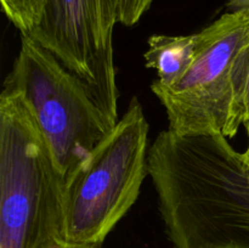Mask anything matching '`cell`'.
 Returning <instances> with one entry per match:
<instances>
[{
	"label": "cell",
	"mask_w": 249,
	"mask_h": 248,
	"mask_svg": "<svg viewBox=\"0 0 249 248\" xmlns=\"http://www.w3.org/2000/svg\"><path fill=\"white\" fill-rule=\"evenodd\" d=\"M148 175L173 248L249 246V165L223 133H160Z\"/></svg>",
	"instance_id": "obj_1"
},
{
	"label": "cell",
	"mask_w": 249,
	"mask_h": 248,
	"mask_svg": "<svg viewBox=\"0 0 249 248\" xmlns=\"http://www.w3.org/2000/svg\"><path fill=\"white\" fill-rule=\"evenodd\" d=\"M65 179L18 94L0 95V248L62 238Z\"/></svg>",
	"instance_id": "obj_2"
},
{
	"label": "cell",
	"mask_w": 249,
	"mask_h": 248,
	"mask_svg": "<svg viewBox=\"0 0 249 248\" xmlns=\"http://www.w3.org/2000/svg\"><path fill=\"white\" fill-rule=\"evenodd\" d=\"M148 123L136 96L63 185L62 240L97 246L125 216L148 175Z\"/></svg>",
	"instance_id": "obj_3"
},
{
	"label": "cell",
	"mask_w": 249,
	"mask_h": 248,
	"mask_svg": "<svg viewBox=\"0 0 249 248\" xmlns=\"http://www.w3.org/2000/svg\"><path fill=\"white\" fill-rule=\"evenodd\" d=\"M4 89L22 97L65 180L117 124L85 83L27 34Z\"/></svg>",
	"instance_id": "obj_4"
},
{
	"label": "cell",
	"mask_w": 249,
	"mask_h": 248,
	"mask_svg": "<svg viewBox=\"0 0 249 248\" xmlns=\"http://www.w3.org/2000/svg\"><path fill=\"white\" fill-rule=\"evenodd\" d=\"M249 33V10L230 11L202 29L203 41L191 67L169 87L152 82L178 135L223 133L231 106V74Z\"/></svg>",
	"instance_id": "obj_5"
},
{
	"label": "cell",
	"mask_w": 249,
	"mask_h": 248,
	"mask_svg": "<svg viewBox=\"0 0 249 248\" xmlns=\"http://www.w3.org/2000/svg\"><path fill=\"white\" fill-rule=\"evenodd\" d=\"M116 23L106 0H46L40 22L27 34L85 83L114 123L119 121L112 44Z\"/></svg>",
	"instance_id": "obj_6"
},
{
	"label": "cell",
	"mask_w": 249,
	"mask_h": 248,
	"mask_svg": "<svg viewBox=\"0 0 249 248\" xmlns=\"http://www.w3.org/2000/svg\"><path fill=\"white\" fill-rule=\"evenodd\" d=\"M202 31L189 35L153 34L148 39V49L143 53L145 67L155 70L156 82L164 87L177 83L194 63L202 46Z\"/></svg>",
	"instance_id": "obj_7"
},
{
	"label": "cell",
	"mask_w": 249,
	"mask_h": 248,
	"mask_svg": "<svg viewBox=\"0 0 249 248\" xmlns=\"http://www.w3.org/2000/svg\"><path fill=\"white\" fill-rule=\"evenodd\" d=\"M231 106L223 134L232 138L241 125L249 122V33L241 45L231 74Z\"/></svg>",
	"instance_id": "obj_8"
},
{
	"label": "cell",
	"mask_w": 249,
	"mask_h": 248,
	"mask_svg": "<svg viewBox=\"0 0 249 248\" xmlns=\"http://www.w3.org/2000/svg\"><path fill=\"white\" fill-rule=\"evenodd\" d=\"M45 2L46 0H1V6L21 34H28L40 22Z\"/></svg>",
	"instance_id": "obj_9"
},
{
	"label": "cell",
	"mask_w": 249,
	"mask_h": 248,
	"mask_svg": "<svg viewBox=\"0 0 249 248\" xmlns=\"http://www.w3.org/2000/svg\"><path fill=\"white\" fill-rule=\"evenodd\" d=\"M153 0H111L117 23L130 27L138 23Z\"/></svg>",
	"instance_id": "obj_10"
},
{
	"label": "cell",
	"mask_w": 249,
	"mask_h": 248,
	"mask_svg": "<svg viewBox=\"0 0 249 248\" xmlns=\"http://www.w3.org/2000/svg\"><path fill=\"white\" fill-rule=\"evenodd\" d=\"M40 248H102L97 247V246H85V245H74V243H70L67 241L62 240V238H53V240L49 241L48 243Z\"/></svg>",
	"instance_id": "obj_11"
},
{
	"label": "cell",
	"mask_w": 249,
	"mask_h": 248,
	"mask_svg": "<svg viewBox=\"0 0 249 248\" xmlns=\"http://www.w3.org/2000/svg\"><path fill=\"white\" fill-rule=\"evenodd\" d=\"M226 6L230 11L249 10V0H226Z\"/></svg>",
	"instance_id": "obj_12"
},
{
	"label": "cell",
	"mask_w": 249,
	"mask_h": 248,
	"mask_svg": "<svg viewBox=\"0 0 249 248\" xmlns=\"http://www.w3.org/2000/svg\"><path fill=\"white\" fill-rule=\"evenodd\" d=\"M243 126H245L246 131H247L248 143H247V148H246L245 152H242V153H243V158H245V160H246V162H247V164L249 165V122H248V123H246Z\"/></svg>",
	"instance_id": "obj_13"
},
{
	"label": "cell",
	"mask_w": 249,
	"mask_h": 248,
	"mask_svg": "<svg viewBox=\"0 0 249 248\" xmlns=\"http://www.w3.org/2000/svg\"><path fill=\"white\" fill-rule=\"evenodd\" d=\"M106 2L109 5V7H111V9L113 10V7H112V4H111V0H106ZM113 12H114V10H113Z\"/></svg>",
	"instance_id": "obj_14"
},
{
	"label": "cell",
	"mask_w": 249,
	"mask_h": 248,
	"mask_svg": "<svg viewBox=\"0 0 249 248\" xmlns=\"http://www.w3.org/2000/svg\"><path fill=\"white\" fill-rule=\"evenodd\" d=\"M236 248H249V246H246V247H236Z\"/></svg>",
	"instance_id": "obj_15"
}]
</instances>
